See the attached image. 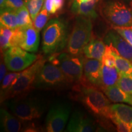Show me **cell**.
I'll return each instance as SVG.
<instances>
[{
    "instance_id": "cell-37",
    "label": "cell",
    "mask_w": 132,
    "mask_h": 132,
    "mask_svg": "<svg viewBox=\"0 0 132 132\" xmlns=\"http://www.w3.org/2000/svg\"><path fill=\"white\" fill-rule=\"evenodd\" d=\"M24 1H28V0H24Z\"/></svg>"
},
{
    "instance_id": "cell-9",
    "label": "cell",
    "mask_w": 132,
    "mask_h": 132,
    "mask_svg": "<svg viewBox=\"0 0 132 132\" xmlns=\"http://www.w3.org/2000/svg\"><path fill=\"white\" fill-rule=\"evenodd\" d=\"M102 14L114 26L127 27L132 26V11L119 1H110L103 5Z\"/></svg>"
},
{
    "instance_id": "cell-1",
    "label": "cell",
    "mask_w": 132,
    "mask_h": 132,
    "mask_svg": "<svg viewBox=\"0 0 132 132\" xmlns=\"http://www.w3.org/2000/svg\"><path fill=\"white\" fill-rule=\"evenodd\" d=\"M68 39L65 24L58 19L50 20L43 29V52L46 54L56 53L65 47Z\"/></svg>"
},
{
    "instance_id": "cell-26",
    "label": "cell",
    "mask_w": 132,
    "mask_h": 132,
    "mask_svg": "<svg viewBox=\"0 0 132 132\" xmlns=\"http://www.w3.org/2000/svg\"><path fill=\"white\" fill-rule=\"evenodd\" d=\"M44 3L45 0H28L26 1V6L28 9L32 21L42 10Z\"/></svg>"
},
{
    "instance_id": "cell-6",
    "label": "cell",
    "mask_w": 132,
    "mask_h": 132,
    "mask_svg": "<svg viewBox=\"0 0 132 132\" xmlns=\"http://www.w3.org/2000/svg\"><path fill=\"white\" fill-rule=\"evenodd\" d=\"M84 60L81 54L73 55L70 53L56 54L52 56L50 62L61 69L70 82L77 81L81 78L84 73Z\"/></svg>"
},
{
    "instance_id": "cell-36",
    "label": "cell",
    "mask_w": 132,
    "mask_h": 132,
    "mask_svg": "<svg viewBox=\"0 0 132 132\" xmlns=\"http://www.w3.org/2000/svg\"><path fill=\"white\" fill-rule=\"evenodd\" d=\"M131 6H132V1H131Z\"/></svg>"
},
{
    "instance_id": "cell-30",
    "label": "cell",
    "mask_w": 132,
    "mask_h": 132,
    "mask_svg": "<svg viewBox=\"0 0 132 132\" xmlns=\"http://www.w3.org/2000/svg\"><path fill=\"white\" fill-rule=\"evenodd\" d=\"M113 29L117 31L127 42L132 45V26L127 27L114 26Z\"/></svg>"
},
{
    "instance_id": "cell-32",
    "label": "cell",
    "mask_w": 132,
    "mask_h": 132,
    "mask_svg": "<svg viewBox=\"0 0 132 132\" xmlns=\"http://www.w3.org/2000/svg\"><path fill=\"white\" fill-rule=\"evenodd\" d=\"M111 121L114 123L116 126L117 130L120 132H131L132 127L128 125V123L123 122L121 120L114 118L111 120Z\"/></svg>"
},
{
    "instance_id": "cell-2",
    "label": "cell",
    "mask_w": 132,
    "mask_h": 132,
    "mask_svg": "<svg viewBox=\"0 0 132 132\" xmlns=\"http://www.w3.org/2000/svg\"><path fill=\"white\" fill-rule=\"evenodd\" d=\"M45 59H42L40 56L34 64L20 72L19 75L9 89L1 95V102L20 96L31 89L34 86L38 73L45 64Z\"/></svg>"
},
{
    "instance_id": "cell-15",
    "label": "cell",
    "mask_w": 132,
    "mask_h": 132,
    "mask_svg": "<svg viewBox=\"0 0 132 132\" xmlns=\"http://www.w3.org/2000/svg\"><path fill=\"white\" fill-rule=\"evenodd\" d=\"M19 28L12 29L1 26L0 28V45L1 52H5L9 47L18 46L19 43Z\"/></svg>"
},
{
    "instance_id": "cell-19",
    "label": "cell",
    "mask_w": 132,
    "mask_h": 132,
    "mask_svg": "<svg viewBox=\"0 0 132 132\" xmlns=\"http://www.w3.org/2000/svg\"><path fill=\"white\" fill-rule=\"evenodd\" d=\"M97 0H93L87 3H78L73 1L71 10L72 12L78 16H82L89 18L90 19H94L98 16L96 12L95 6Z\"/></svg>"
},
{
    "instance_id": "cell-25",
    "label": "cell",
    "mask_w": 132,
    "mask_h": 132,
    "mask_svg": "<svg viewBox=\"0 0 132 132\" xmlns=\"http://www.w3.org/2000/svg\"><path fill=\"white\" fill-rule=\"evenodd\" d=\"M49 15L47 10L43 7L40 12L36 16L35 19L33 21V26L38 32H40L47 24Z\"/></svg>"
},
{
    "instance_id": "cell-12",
    "label": "cell",
    "mask_w": 132,
    "mask_h": 132,
    "mask_svg": "<svg viewBox=\"0 0 132 132\" xmlns=\"http://www.w3.org/2000/svg\"><path fill=\"white\" fill-rule=\"evenodd\" d=\"M96 127L90 118L80 111H75L72 114L67 127V131L92 132Z\"/></svg>"
},
{
    "instance_id": "cell-31",
    "label": "cell",
    "mask_w": 132,
    "mask_h": 132,
    "mask_svg": "<svg viewBox=\"0 0 132 132\" xmlns=\"http://www.w3.org/2000/svg\"><path fill=\"white\" fill-rule=\"evenodd\" d=\"M26 6V1L24 0H6V7L14 11Z\"/></svg>"
},
{
    "instance_id": "cell-17",
    "label": "cell",
    "mask_w": 132,
    "mask_h": 132,
    "mask_svg": "<svg viewBox=\"0 0 132 132\" xmlns=\"http://www.w3.org/2000/svg\"><path fill=\"white\" fill-rule=\"evenodd\" d=\"M110 101L115 103H127L132 105V94L122 89L117 85L102 89Z\"/></svg>"
},
{
    "instance_id": "cell-22",
    "label": "cell",
    "mask_w": 132,
    "mask_h": 132,
    "mask_svg": "<svg viewBox=\"0 0 132 132\" xmlns=\"http://www.w3.org/2000/svg\"><path fill=\"white\" fill-rule=\"evenodd\" d=\"M0 24L1 26L8 28L12 29H17L18 22L16 11L8 8H4L1 10Z\"/></svg>"
},
{
    "instance_id": "cell-34",
    "label": "cell",
    "mask_w": 132,
    "mask_h": 132,
    "mask_svg": "<svg viewBox=\"0 0 132 132\" xmlns=\"http://www.w3.org/2000/svg\"><path fill=\"white\" fill-rule=\"evenodd\" d=\"M6 7V0H0V8L1 10Z\"/></svg>"
},
{
    "instance_id": "cell-13",
    "label": "cell",
    "mask_w": 132,
    "mask_h": 132,
    "mask_svg": "<svg viewBox=\"0 0 132 132\" xmlns=\"http://www.w3.org/2000/svg\"><path fill=\"white\" fill-rule=\"evenodd\" d=\"M105 44H111L120 56L132 62V45L114 29L109 31L104 38Z\"/></svg>"
},
{
    "instance_id": "cell-38",
    "label": "cell",
    "mask_w": 132,
    "mask_h": 132,
    "mask_svg": "<svg viewBox=\"0 0 132 132\" xmlns=\"http://www.w3.org/2000/svg\"><path fill=\"white\" fill-rule=\"evenodd\" d=\"M131 1H132V0H131Z\"/></svg>"
},
{
    "instance_id": "cell-33",
    "label": "cell",
    "mask_w": 132,
    "mask_h": 132,
    "mask_svg": "<svg viewBox=\"0 0 132 132\" xmlns=\"http://www.w3.org/2000/svg\"><path fill=\"white\" fill-rule=\"evenodd\" d=\"M6 68H7V67H6L4 61H1V65H0V81H1V82L3 80L4 77L6 76V72H7Z\"/></svg>"
},
{
    "instance_id": "cell-16",
    "label": "cell",
    "mask_w": 132,
    "mask_h": 132,
    "mask_svg": "<svg viewBox=\"0 0 132 132\" xmlns=\"http://www.w3.org/2000/svg\"><path fill=\"white\" fill-rule=\"evenodd\" d=\"M106 44L100 39H92L85 46L82 53L86 57L102 61L105 53Z\"/></svg>"
},
{
    "instance_id": "cell-23",
    "label": "cell",
    "mask_w": 132,
    "mask_h": 132,
    "mask_svg": "<svg viewBox=\"0 0 132 132\" xmlns=\"http://www.w3.org/2000/svg\"><path fill=\"white\" fill-rule=\"evenodd\" d=\"M16 14L17 17L18 28L23 29L33 26L32 20L26 6L16 10Z\"/></svg>"
},
{
    "instance_id": "cell-20",
    "label": "cell",
    "mask_w": 132,
    "mask_h": 132,
    "mask_svg": "<svg viewBox=\"0 0 132 132\" xmlns=\"http://www.w3.org/2000/svg\"><path fill=\"white\" fill-rule=\"evenodd\" d=\"M111 120L115 118L132 127V106L123 103H115L111 105Z\"/></svg>"
},
{
    "instance_id": "cell-21",
    "label": "cell",
    "mask_w": 132,
    "mask_h": 132,
    "mask_svg": "<svg viewBox=\"0 0 132 132\" xmlns=\"http://www.w3.org/2000/svg\"><path fill=\"white\" fill-rule=\"evenodd\" d=\"M119 78V72L116 67H111L102 63V89L116 85Z\"/></svg>"
},
{
    "instance_id": "cell-35",
    "label": "cell",
    "mask_w": 132,
    "mask_h": 132,
    "mask_svg": "<svg viewBox=\"0 0 132 132\" xmlns=\"http://www.w3.org/2000/svg\"><path fill=\"white\" fill-rule=\"evenodd\" d=\"M74 1H75L76 2H77L78 3H82L89 2V1H93V0H74Z\"/></svg>"
},
{
    "instance_id": "cell-11",
    "label": "cell",
    "mask_w": 132,
    "mask_h": 132,
    "mask_svg": "<svg viewBox=\"0 0 132 132\" xmlns=\"http://www.w3.org/2000/svg\"><path fill=\"white\" fill-rule=\"evenodd\" d=\"M18 46L30 53L37 51L40 44L39 32L33 26L23 29H20Z\"/></svg>"
},
{
    "instance_id": "cell-27",
    "label": "cell",
    "mask_w": 132,
    "mask_h": 132,
    "mask_svg": "<svg viewBox=\"0 0 132 132\" xmlns=\"http://www.w3.org/2000/svg\"><path fill=\"white\" fill-rule=\"evenodd\" d=\"M116 85L124 91L132 94V75L119 73Z\"/></svg>"
},
{
    "instance_id": "cell-18",
    "label": "cell",
    "mask_w": 132,
    "mask_h": 132,
    "mask_svg": "<svg viewBox=\"0 0 132 132\" xmlns=\"http://www.w3.org/2000/svg\"><path fill=\"white\" fill-rule=\"evenodd\" d=\"M1 128L3 131L18 132L21 130V122L14 114L1 109Z\"/></svg>"
},
{
    "instance_id": "cell-28",
    "label": "cell",
    "mask_w": 132,
    "mask_h": 132,
    "mask_svg": "<svg viewBox=\"0 0 132 132\" xmlns=\"http://www.w3.org/2000/svg\"><path fill=\"white\" fill-rule=\"evenodd\" d=\"M64 0H45L44 6L49 14H55L62 9Z\"/></svg>"
},
{
    "instance_id": "cell-14",
    "label": "cell",
    "mask_w": 132,
    "mask_h": 132,
    "mask_svg": "<svg viewBox=\"0 0 132 132\" xmlns=\"http://www.w3.org/2000/svg\"><path fill=\"white\" fill-rule=\"evenodd\" d=\"M102 61L95 59L85 58L84 74L90 83L102 86Z\"/></svg>"
},
{
    "instance_id": "cell-10",
    "label": "cell",
    "mask_w": 132,
    "mask_h": 132,
    "mask_svg": "<svg viewBox=\"0 0 132 132\" xmlns=\"http://www.w3.org/2000/svg\"><path fill=\"white\" fill-rule=\"evenodd\" d=\"M71 112V106L67 102H58L51 107L45 120L46 130L61 132L65 128Z\"/></svg>"
},
{
    "instance_id": "cell-7",
    "label": "cell",
    "mask_w": 132,
    "mask_h": 132,
    "mask_svg": "<svg viewBox=\"0 0 132 132\" xmlns=\"http://www.w3.org/2000/svg\"><path fill=\"white\" fill-rule=\"evenodd\" d=\"M70 81L58 66L52 62L45 63L36 77L34 87L54 89L67 85Z\"/></svg>"
},
{
    "instance_id": "cell-24",
    "label": "cell",
    "mask_w": 132,
    "mask_h": 132,
    "mask_svg": "<svg viewBox=\"0 0 132 132\" xmlns=\"http://www.w3.org/2000/svg\"><path fill=\"white\" fill-rule=\"evenodd\" d=\"M115 67L119 73L132 75V62L120 56L119 53L116 55Z\"/></svg>"
},
{
    "instance_id": "cell-8",
    "label": "cell",
    "mask_w": 132,
    "mask_h": 132,
    "mask_svg": "<svg viewBox=\"0 0 132 132\" xmlns=\"http://www.w3.org/2000/svg\"><path fill=\"white\" fill-rule=\"evenodd\" d=\"M40 57L24 50L19 46H12L4 52L3 59L8 70L20 72L34 64Z\"/></svg>"
},
{
    "instance_id": "cell-5",
    "label": "cell",
    "mask_w": 132,
    "mask_h": 132,
    "mask_svg": "<svg viewBox=\"0 0 132 132\" xmlns=\"http://www.w3.org/2000/svg\"><path fill=\"white\" fill-rule=\"evenodd\" d=\"M81 101L85 106L95 115L108 119L111 117V104L106 95L94 87L82 90Z\"/></svg>"
},
{
    "instance_id": "cell-29",
    "label": "cell",
    "mask_w": 132,
    "mask_h": 132,
    "mask_svg": "<svg viewBox=\"0 0 132 132\" xmlns=\"http://www.w3.org/2000/svg\"><path fill=\"white\" fill-rule=\"evenodd\" d=\"M20 72H14L9 73L4 77L3 80V83L1 85V95H3L4 92H6L11 86L14 80L17 78L19 75Z\"/></svg>"
},
{
    "instance_id": "cell-4",
    "label": "cell",
    "mask_w": 132,
    "mask_h": 132,
    "mask_svg": "<svg viewBox=\"0 0 132 132\" xmlns=\"http://www.w3.org/2000/svg\"><path fill=\"white\" fill-rule=\"evenodd\" d=\"M92 33L91 19L78 16L75 20L68 39L67 47L69 53L73 55L81 54L84 48L90 40Z\"/></svg>"
},
{
    "instance_id": "cell-3",
    "label": "cell",
    "mask_w": 132,
    "mask_h": 132,
    "mask_svg": "<svg viewBox=\"0 0 132 132\" xmlns=\"http://www.w3.org/2000/svg\"><path fill=\"white\" fill-rule=\"evenodd\" d=\"M11 111L22 121H31L40 118L45 110L42 100L34 97L18 96L7 103Z\"/></svg>"
}]
</instances>
